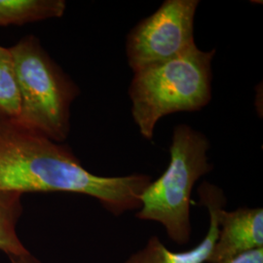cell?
<instances>
[{
    "label": "cell",
    "instance_id": "cell-4",
    "mask_svg": "<svg viewBox=\"0 0 263 263\" xmlns=\"http://www.w3.org/2000/svg\"><path fill=\"white\" fill-rule=\"evenodd\" d=\"M19 85L17 122L49 139L64 142L70 131L71 105L78 86L50 57L34 35L10 47Z\"/></svg>",
    "mask_w": 263,
    "mask_h": 263
},
{
    "label": "cell",
    "instance_id": "cell-9",
    "mask_svg": "<svg viewBox=\"0 0 263 263\" xmlns=\"http://www.w3.org/2000/svg\"><path fill=\"white\" fill-rule=\"evenodd\" d=\"M23 194L0 188V251L8 257L29 252L20 239L17 226L23 215Z\"/></svg>",
    "mask_w": 263,
    "mask_h": 263
},
{
    "label": "cell",
    "instance_id": "cell-12",
    "mask_svg": "<svg viewBox=\"0 0 263 263\" xmlns=\"http://www.w3.org/2000/svg\"><path fill=\"white\" fill-rule=\"evenodd\" d=\"M9 259L10 263H41L30 253L22 256H10Z\"/></svg>",
    "mask_w": 263,
    "mask_h": 263
},
{
    "label": "cell",
    "instance_id": "cell-2",
    "mask_svg": "<svg viewBox=\"0 0 263 263\" xmlns=\"http://www.w3.org/2000/svg\"><path fill=\"white\" fill-rule=\"evenodd\" d=\"M216 50L194 46L160 65L135 72L129 86L132 117L142 138L152 141L164 116L199 111L212 100Z\"/></svg>",
    "mask_w": 263,
    "mask_h": 263
},
{
    "label": "cell",
    "instance_id": "cell-3",
    "mask_svg": "<svg viewBox=\"0 0 263 263\" xmlns=\"http://www.w3.org/2000/svg\"><path fill=\"white\" fill-rule=\"evenodd\" d=\"M210 147L203 133L186 124L176 126L168 168L141 194L136 217L158 222L176 244L183 246L191 240V195L198 180L214 170L208 157Z\"/></svg>",
    "mask_w": 263,
    "mask_h": 263
},
{
    "label": "cell",
    "instance_id": "cell-6",
    "mask_svg": "<svg viewBox=\"0 0 263 263\" xmlns=\"http://www.w3.org/2000/svg\"><path fill=\"white\" fill-rule=\"evenodd\" d=\"M200 203L207 208L209 228L202 241L185 252H172L159 237L151 236L146 244L132 254L124 263H205L216 243L218 232V215L227 204L223 190L209 181H203L198 188Z\"/></svg>",
    "mask_w": 263,
    "mask_h": 263
},
{
    "label": "cell",
    "instance_id": "cell-7",
    "mask_svg": "<svg viewBox=\"0 0 263 263\" xmlns=\"http://www.w3.org/2000/svg\"><path fill=\"white\" fill-rule=\"evenodd\" d=\"M263 248L262 208H226L218 215L216 243L208 263H219Z\"/></svg>",
    "mask_w": 263,
    "mask_h": 263
},
{
    "label": "cell",
    "instance_id": "cell-5",
    "mask_svg": "<svg viewBox=\"0 0 263 263\" xmlns=\"http://www.w3.org/2000/svg\"><path fill=\"white\" fill-rule=\"evenodd\" d=\"M199 0H165L132 28L126 38L127 62L133 73L160 65L194 46V20Z\"/></svg>",
    "mask_w": 263,
    "mask_h": 263
},
{
    "label": "cell",
    "instance_id": "cell-11",
    "mask_svg": "<svg viewBox=\"0 0 263 263\" xmlns=\"http://www.w3.org/2000/svg\"><path fill=\"white\" fill-rule=\"evenodd\" d=\"M219 263H263V248L240 254L231 259Z\"/></svg>",
    "mask_w": 263,
    "mask_h": 263
},
{
    "label": "cell",
    "instance_id": "cell-8",
    "mask_svg": "<svg viewBox=\"0 0 263 263\" xmlns=\"http://www.w3.org/2000/svg\"><path fill=\"white\" fill-rule=\"evenodd\" d=\"M66 9L64 0H0V27L61 18Z\"/></svg>",
    "mask_w": 263,
    "mask_h": 263
},
{
    "label": "cell",
    "instance_id": "cell-1",
    "mask_svg": "<svg viewBox=\"0 0 263 263\" xmlns=\"http://www.w3.org/2000/svg\"><path fill=\"white\" fill-rule=\"evenodd\" d=\"M152 181L146 174L103 177L90 173L72 151L0 115V188L25 193H76L94 198L114 216L138 211Z\"/></svg>",
    "mask_w": 263,
    "mask_h": 263
},
{
    "label": "cell",
    "instance_id": "cell-10",
    "mask_svg": "<svg viewBox=\"0 0 263 263\" xmlns=\"http://www.w3.org/2000/svg\"><path fill=\"white\" fill-rule=\"evenodd\" d=\"M19 85L14 58L10 48L0 45V115L18 119L20 115Z\"/></svg>",
    "mask_w": 263,
    "mask_h": 263
}]
</instances>
